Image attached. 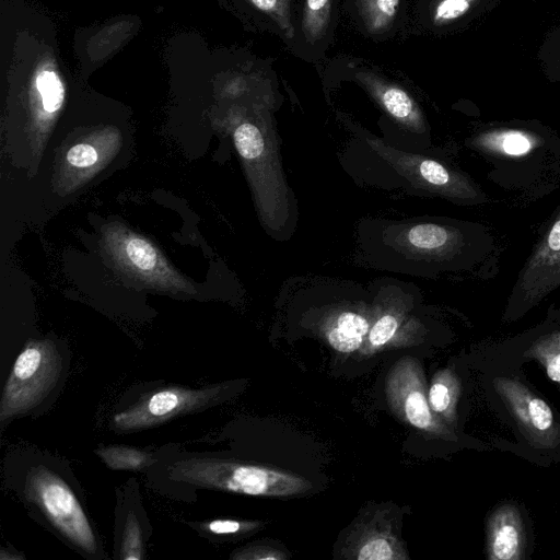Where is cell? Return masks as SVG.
Returning <instances> with one entry per match:
<instances>
[{
  "mask_svg": "<svg viewBox=\"0 0 560 560\" xmlns=\"http://www.w3.org/2000/svg\"><path fill=\"white\" fill-rule=\"evenodd\" d=\"M358 235L363 257L375 268L433 277L474 265L485 233L470 222L422 217L362 221Z\"/></svg>",
  "mask_w": 560,
  "mask_h": 560,
  "instance_id": "1",
  "label": "cell"
},
{
  "mask_svg": "<svg viewBox=\"0 0 560 560\" xmlns=\"http://www.w3.org/2000/svg\"><path fill=\"white\" fill-rule=\"evenodd\" d=\"M234 143L250 165L261 221L276 240H287L294 231L296 203L282 167L278 140L258 125L245 121L234 130Z\"/></svg>",
  "mask_w": 560,
  "mask_h": 560,
  "instance_id": "2",
  "label": "cell"
},
{
  "mask_svg": "<svg viewBox=\"0 0 560 560\" xmlns=\"http://www.w3.org/2000/svg\"><path fill=\"white\" fill-rule=\"evenodd\" d=\"M171 477L214 490L250 495H290L301 492L305 481L278 470L229 459L192 457L175 463Z\"/></svg>",
  "mask_w": 560,
  "mask_h": 560,
  "instance_id": "3",
  "label": "cell"
},
{
  "mask_svg": "<svg viewBox=\"0 0 560 560\" xmlns=\"http://www.w3.org/2000/svg\"><path fill=\"white\" fill-rule=\"evenodd\" d=\"M368 145L385 161L409 187L459 205L486 200L479 187L464 173L435 159L398 150L382 140L366 138Z\"/></svg>",
  "mask_w": 560,
  "mask_h": 560,
  "instance_id": "4",
  "label": "cell"
},
{
  "mask_svg": "<svg viewBox=\"0 0 560 560\" xmlns=\"http://www.w3.org/2000/svg\"><path fill=\"white\" fill-rule=\"evenodd\" d=\"M62 360L50 341H33L18 355L4 384L0 405V420L31 411L57 384Z\"/></svg>",
  "mask_w": 560,
  "mask_h": 560,
  "instance_id": "5",
  "label": "cell"
},
{
  "mask_svg": "<svg viewBox=\"0 0 560 560\" xmlns=\"http://www.w3.org/2000/svg\"><path fill=\"white\" fill-rule=\"evenodd\" d=\"M25 493L66 539L84 552L96 551L97 540L88 516L70 487L58 475L44 466L32 468Z\"/></svg>",
  "mask_w": 560,
  "mask_h": 560,
  "instance_id": "6",
  "label": "cell"
},
{
  "mask_svg": "<svg viewBox=\"0 0 560 560\" xmlns=\"http://www.w3.org/2000/svg\"><path fill=\"white\" fill-rule=\"evenodd\" d=\"M560 287V207L514 283L508 311L521 314Z\"/></svg>",
  "mask_w": 560,
  "mask_h": 560,
  "instance_id": "7",
  "label": "cell"
},
{
  "mask_svg": "<svg viewBox=\"0 0 560 560\" xmlns=\"http://www.w3.org/2000/svg\"><path fill=\"white\" fill-rule=\"evenodd\" d=\"M220 387L199 389L167 386L144 395L112 420L116 431L129 432L161 424L176 416L205 409L215 400Z\"/></svg>",
  "mask_w": 560,
  "mask_h": 560,
  "instance_id": "8",
  "label": "cell"
},
{
  "mask_svg": "<svg viewBox=\"0 0 560 560\" xmlns=\"http://www.w3.org/2000/svg\"><path fill=\"white\" fill-rule=\"evenodd\" d=\"M493 386L533 444L553 447L560 443V427L545 400L514 378L497 377Z\"/></svg>",
  "mask_w": 560,
  "mask_h": 560,
  "instance_id": "9",
  "label": "cell"
},
{
  "mask_svg": "<svg viewBox=\"0 0 560 560\" xmlns=\"http://www.w3.org/2000/svg\"><path fill=\"white\" fill-rule=\"evenodd\" d=\"M524 541L518 511L512 505L498 509L489 520L488 557L492 560H518Z\"/></svg>",
  "mask_w": 560,
  "mask_h": 560,
  "instance_id": "10",
  "label": "cell"
},
{
  "mask_svg": "<svg viewBox=\"0 0 560 560\" xmlns=\"http://www.w3.org/2000/svg\"><path fill=\"white\" fill-rule=\"evenodd\" d=\"M374 98L398 124L407 130L422 135L427 130L424 117L416 102L402 89L366 80Z\"/></svg>",
  "mask_w": 560,
  "mask_h": 560,
  "instance_id": "11",
  "label": "cell"
},
{
  "mask_svg": "<svg viewBox=\"0 0 560 560\" xmlns=\"http://www.w3.org/2000/svg\"><path fill=\"white\" fill-rule=\"evenodd\" d=\"M480 151L500 156H522L540 145L536 136L520 129H494L472 141Z\"/></svg>",
  "mask_w": 560,
  "mask_h": 560,
  "instance_id": "12",
  "label": "cell"
},
{
  "mask_svg": "<svg viewBox=\"0 0 560 560\" xmlns=\"http://www.w3.org/2000/svg\"><path fill=\"white\" fill-rule=\"evenodd\" d=\"M370 323L365 315L355 311H345L337 326L327 332L329 345L340 352H351L357 350L369 334Z\"/></svg>",
  "mask_w": 560,
  "mask_h": 560,
  "instance_id": "13",
  "label": "cell"
},
{
  "mask_svg": "<svg viewBox=\"0 0 560 560\" xmlns=\"http://www.w3.org/2000/svg\"><path fill=\"white\" fill-rule=\"evenodd\" d=\"M524 355L540 362L548 377L560 385V330L538 337Z\"/></svg>",
  "mask_w": 560,
  "mask_h": 560,
  "instance_id": "14",
  "label": "cell"
},
{
  "mask_svg": "<svg viewBox=\"0 0 560 560\" xmlns=\"http://www.w3.org/2000/svg\"><path fill=\"white\" fill-rule=\"evenodd\" d=\"M101 459L112 469H141L153 463L150 454L135 447L109 445L96 451Z\"/></svg>",
  "mask_w": 560,
  "mask_h": 560,
  "instance_id": "15",
  "label": "cell"
},
{
  "mask_svg": "<svg viewBox=\"0 0 560 560\" xmlns=\"http://www.w3.org/2000/svg\"><path fill=\"white\" fill-rule=\"evenodd\" d=\"M36 88L47 113H55L61 107L65 90L56 72L51 70L39 72L36 77Z\"/></svg>",
  "mask_w": 560,
  "mask_h": 560,
  "instance_id": "16",
  "label": "cell"
},
{
  "mask_svg": "<svg viewBox=\"0 0 560 560\" xmlns=\"http://www.w3.org/2000/svg\"><path fill=\"white\" fill-rule=\"evenodd\" d=\"M371 31L386 27L397 13L400 0H359Z\"/></svg>",
  "mask_w": 560,
  "mask_h": 560,
  "instance_id": "17",
  "label": "cell"
},
{
  "mask_svg": "<svg viewBox=\"0 0 560 560\" xmlns=\"http://www.w3.org/2000/svg\"><path fill=\"white\" fill-rule=\"evenodd\" d=\"M126 256L137 268L149 271L158 265V253L145 240L131 237L126 243Z\"/></svg>",
  "mask_w": 560,
  "mask_h": 560,
  "instance_id": "18",
  "label": "cell"
},
{
  "mask_svg": "<svg viewBox=\"0 0 560 560\" xmlns=\"http://www.w3.org/2000/svg\"><path fill=\"white\" fill-rule=\"evenodd\" d=\"M143 557V544L139 522L131 512L127 516L120 558L124 560H138Z\"/></svg>",
  "mask_w": 560,
  "mask_h": 560,
  "instance_id": "19",
  "label": "cell"
},
{
  "mask_svg": "<svg viewBox=\"0 0 560 560\" xmlns=\"http://www.w3.org/2000/svg\"><path fill=\"white\" fill-rule=\"evenodd\" d=\"M405 411L408 421L420 429L432 424V415L425 396L419 390H412L406 398Z\"/></svg>",
  "mask_w": 560,
  "mask_h": 560,
  "instance_id": "20",
  "label": "cell"
},
{
  "mask_svg": "<svg viewBox=\"0 0 560 560\" xmlns=\"http://www.w3.org/2000/svg\"><path fill=\"white\" fill-rule=\"evenodd\" d=\"M399 327V318L393 312L380 314L369 330V341L374 347L388 342Z\"/></svg>",
  "mask_w": 560,
  "mask_h": 560,
  "instance_id": "21",
  "label": "cell"
},
{
  "mask_svg": "<svg viewBox=\"0 0 560 560\" xmlns=\"http://www.w3.org/2000/svg\"><path fill=\"white\" fill-rule=\"evenodd\" d=\"M475 0H440L435 7L433 21L443 24L464 15Z\"/></svg>",
  "mask_w": 560,
  "mask_h": 560,
  "instance_id": "22",
  "label": "cell"
},
{
  "mask_svg": "<svg viewBox=\"0 0 560 560\" xmlns=\"http://www.w3.org/2000/svg\"><path fill=\"white\" fill-rule=\"evenodd\" d=\"M446 382H435L429 392L431 408L440 413H446L453 404V389Z\"/></svg>",
  "mask_w": 560,
  "mask_h": 560,
  "instance_id": "23",
  "label": "cell"
},
{
  "mask_svg": "<svg viewBox=\"0 0 560 560\" xmlns=\"http://www.w3.org/2000/svg\"><path fill=\"white\" fill-rule=\"evenodd\" d=\"M390 544L384 538L368 541L357 556L360 560H388L395 558Z\"/></svg>",
  "mask_w": 560,
  "mask_h": 560,
  "instance_id": "24",
  "label": "cell"
},
{
  "mask_svg": "<svg viewBox=\"0 0 560 560\" xmlns=\"http://www.w3.org/2000/svg\"><path fill=\"white\" fill-rule=\"evenodd\" d=\"M67 160L75 167H88L97 161V152L92 145L80 143L68 151Z\"/></svg>",
  "mask_w": 560,
  "mask_h": 560,
  "instance_id": "25",
  "label": "cell"
},
{
  "mask_svg": "<svg viewBox=\"0 0 560 560\" xmlns=\"http://www.w3.org/2000/svg\"><path fill=\"white\" fill-rule=\"evenodd\" d=\"M203 527L213 534L225 535L240 532L244 524L232 520H215L203 524Z\"/></svg>",
  "mask_w": 560,
  "mask_h": 560,
  "instance_id": "26",
  "label": "cell"
},
{
  "mask_svg": "<svg viewBox=\"0 0 560 560\" xmlns=\"http://www.w3.org/2000/svg\"><path fill=\"white\" fill-rule=\"evenodd\" d=\"M256 8L262 11H270L275 8L277 0H250Z\"/></svg>",
  "mask_w": 560,
  "mask_h": 560,
  "instance_id": "27",
  "label": "cell"
},
{
  "mask_svg": "<svg viewBox=\"0 0 560 560\" xmlns=\"http://www.w3.org/2000/svg\"><path fill=\"white\" fill-rule=\"evenodd\" d=\"M328 0H307L310 11H318L327 4Z\"/></svg>",
  "mask_w": 560,
  "mask_h": 560,
  "instance_id": "28",
  "label": "cell"
}]
</instances>
